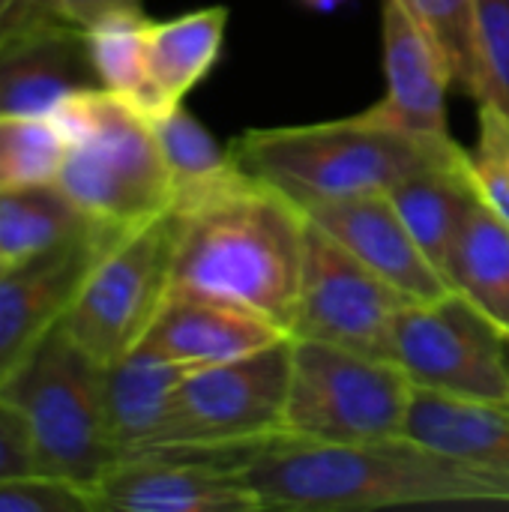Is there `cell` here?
I'll use <instances>...</instances> for the list:
<instances>
[{"mask_svg": "<svg viewBox=\"0 0 509 512\" xmlns=\"http://www.w3.org/2000/svg\"><path fill=\"white\" fill-rule=\"evenodd\" d=\"M261 510L509 507V474L411 435L375 444L270 441L237 459Z\"/></svg>", "mask_w": 509, "mask_h": 512, "instance_id": "obj_1", "label": "cell"}, {"mask_svg": "<svg viewBox=\"0 0 509 512\" xmlns=\"http://www.w3.org/2000/svg\"><path fill=\"white\" fill-rule=\"evenodd\" d=\"M180 213L171 297L237 306L291 333L309 228L303 207L246 177Z\"/></svg>", "mask_w": 509, "mask_h": 512, "instance_id": "obj_2", "label": "cell"}, {"mask_svg": "<svg viewBox=\"0 0 509 512\" xmlns=\"http://www.w3.org/2000/svg\"><path fill=\"white\" fill-rule=\"evenodd\" d=\"M228 147L249 177L273 186L303 210L321 201L387 192L420 168L462 165L471 156L465 147H429L366 111L306 126L246 129Z\"/></svg>", "mask_w": 509, "mask_h": 512, "instance_id": "obj_3", "label": "cell"}, {"mask_svg": "<svg viewBox=\"0 0 509 512\" xmlns=\"http://www.w3.org/2000/svg\"><path fill=\"white\" fill-rule=\"evenodd\" d=\"M66 138L57 186L96 222L135 228L174 204L153 120L129 99L87 87L51 114Z\"/></svg>", "mask_w": 509, "mask_h": 512, "instance_id": "obj_4", "label": "cell"}, {"mask_svg": "<svg viewBox=\"0 0 509 512\" xmlns=\"http://www.w3.org/2000/svg\"><path fill=\"white\" fill-rule=\"evenodd\" d=\"M0 396L24 417L36 474L90 495L123 459L105 417L102 363L69 336L63 321L0 384Z\"/></svg>", "mask_w": 509, "mask_h": 512, "instance_id": "obj_5", "label": "cell"}, {"mask_svg": "<svg viewBox=\"0 0 509 512\" xmlns=\"http://www.w3.org/2000/svg\"><path fill=\"white\" fill-rule=\"evenodd\" d=\"M417 387L396 360L291 339L282 441L375 444L405 438Z\"/></svg>", "mask_w": 509, "mask_h": 512, "instance_id": "obj_6", "label": "cell"}, {"mask_svg": "<svg viewBox=\"0 0 509 512\" xmlns=\"http://www.w3.org/2000/svg\"><path fill=\"white\" fill-rule=\"evenodd\" d=\"M183 213H165L123 231L84 279L63 327L96 360L111 363L144 342L171 300Z\"/></svg>", "mask_w": 509, "mask_h": 512, "instance_id": "obj_7", "label": "cell"}, {"mask_svg": "<svg viewBox=\"0 0 509 512\" xmlns=\"http://www.w3.org/2000/svg\"><path fill=\"white\" fill-rule=\"evenodd\" d=\"M291 339L183 375L156 450L243 456L282 438Z\"/></svg>", "mask_w": 509, "mask_h": 512, "instance_id": "obj_8", "label": "cell"}, {"mask_svg": "<svg viewBox=\"0 0 509 512\" xmlns=\"http://www.w3.org/2000/svg\"><path fill=\"white\" fill-rule=\"evenodd\" d=\"M393 360L423 393L509 402L507 336L456 291L402 309Z\"/></svg>", "mask_w": 509, "mask_h": 512, "instance_id": "obj_9", "label": "cell"}, {"mask_svg": "<svg viewBox=\"0 0 509 512\" xmlns=\"http://www.w3.org/2000/svg\"><path fill=\"white\" fill-rule=\"evenodd\" d=\"M411 300L309 222L291 339H312L393 360V336Z\"/></svg>", "mask_w": 509, "mask_h": 512, "instance_id": "obj_10", "label": "cell"}, {"mask_svg": "<svg viewBox=\"0 0 509 512\" xmlns=\"http://www.w3.org/2000/svg\"><path fill=\"white\" fill-rule=\"evenodd\" d=\"M129 228L90 219L72 237L0 267V384L66 318L84 279Z\"/></svg>", "mask_w": 509, "mask_h": 512, "instance_id": "obj_11", "label": "cell"}, {"mask_svg": "<svg viewBox=\"0 0 509 512\" xmlns=\"http://www.w3.org/2000/svg\"><path fill=\"white\" fill-rule=\"evenodd\" d=\"M237 459L177 450L120 459L90 492L93 512H264Z\"/></svg>", "mask_w": 509, "mask_h": 512, "instance_id": "obj_12", "label": "cell"}, {"mask_svg": "<svg viewBox=\"0 0 509 512\" xmlns=\"http://www.w3.org/2000/svg\"><path fill=\"white\" fill-rule=\"evenodd\" d=\"M381 54L387 93L366 114L429 147H462L447 120V93L456 87L453 69L438 42L399 0H381Z\"/></svg>", "mask_w": 509, "mask_h": 512, "instance_id": "obj_13", "label": "cell"}, {"mask_svg": "<svg viewBox=\"0 0 509 512\" xmlns=\"http://www.w3.org/2000/svg\"><path fill=\"white\" fill-rule=\"evenodd\" d=\"M303 213L312 225L342 243L360 264L387 279L411 303H429L453 294L450 279L423 252L387 192L321 201Z\"/></svg>", "mask_w": 509, "mask_h": 512, "instance_id": "obj_14", "label": "cell"}, {"mask_svg": "<svg viewBox=\"0 0 509 512\" xmlns=\"http://www.w3.org/2000/svg\"><path fill=\"white\" fill-rule=\"evenodd\" d=\"M99 87L84 30L42 12L18 15L0 30V117H48L66 96Z\"/></svg>", "mask_w": 509, "mask_h": 512, "instance_id": "obj_15", "label": "cell"}, {"mask_svg": "<svg viewBox=\"0 0 509 512\" xmlns=\"http://www.w3.org/2000/svg\"><path fill=\"white\" fill-rule=\"evenodd\" d=\"M285 339H291V333L246 309L171 297L141 345L192 372L258 354Z\"/></svg>", "mask_w": 509, "mask_h": 512, "instance_id": "obj_16", "label": "cell"}, {"mask_svg": "<svg viewBox=\"0 0 509 512\" xmlns=\"http://www.w3.org/2000/svg\"><path fill=\"white\" fill-rule=\"evenodd\" d=\"M183 375V366L144 345L102 366L105 417L123 459L159 447Z\"/></svg>", "mask_w": 509, "mask_h": 512, "instance_id": "obj_17", "label": "cell"}, {"mask_svg": "<svg viewBox=\"0 0 509 512\" xmlns=\"http://www.w3.org/2000/svg\"><path fill=\"white\" fill-rule=\"evenodd\" d=\"M228 30V6H204L168 21H150L147 33V105L144 114L162 117L216 66Z\"/></svg>", "mask_w": 509, "mask_h": 512, "instance_id": "obj_18", "label": "cell"}, {"mask_svg": "<svg viewBox=\"0 0 509 512\" xmlns=\"http://www.w3.org/2000/svg\"><path fill=\"white\" fill-rule=\"evenodd\" d=\"M393 207L399 210L408 231L417 237L423 252L444 270L450 249L480 198L471 156L462 165H432L402 177L396 186L387 189ZM447 276V273H444Z\"/></svg>", "mask_w": 509, "mask_h": 512, "instance_id": "obj_19", "label": "cell"}, {"mask_svg": "<svg viewBox=\"0 0 509 512\" xmlns=\"http://www.w3.org/2000/svg\"><path fill=\"white\" fill-rule=\"evenodd\" d=\"M444 273L453 291L509 339V225L483 198L474 201Z\"/></svg>", "mask_w": 509, "mask_h": 512, "instance_id": "obj_20", "label": "cell"}, {"mask_svg": "<svg viewBox=\"0 0 509 512\" xmlns=\"http://www.w3.org/2000/svg\"><path fill=\"white\" fill-rule=\"evenodd\" d=\"M408 435L509 474V402H468L417 390Z\"/></svg>", "mask_w": 509, "mask_h": 512, "instance_id": "obj_21", "label": "cell"}, {"mask_svg": "<svg viewBox=\"0 0 509 512\" xmlns=\"http://www.w3.org/2000/svg\"><path fill=\"white\" fill-rule=\"evenodd\" d=\"M153 132L174 186V207L180 210H189L249 177L237 165L231 147H222L183 105L153 117Z\"/></svg>", "mask_w": 509, "mask_h": 512, "instance_id": "obj_22", "label": "cell"}, {"mask_svg": "<svg viewBox=\"0 0 509 512\" xmlns=\"http://www.w3.org/2000/svg\"><path fill=\"white\" fill-rule=\"evenodd\" d=\"M90 222L57 183L0 192V267L18 264L72 237Z\"/></svg>", "mask_w": 509, "mask_h": 512, "instance_id": "obj_23", "label": "cell"}, {"mask_svg": "<svg viewBox=\"0 0 509 512\" xmlns=\"http://www.w3.org/2000/svg\"><path fill=\"white\" fill-rule=\"evenodd\" d=\"M147 33L150 18L141 9L102 15L84 30L99 87L129 99L138 111L147 105Z\"/></svg>", "mask_w": 509, "mask_h": 512, "instance_id": "obj_24", "label": "cell"}, {"mask_svg": "<svg viewBox=\"0 0 509 512\" xmlns=\"http://www.w3.org/2000/svg\"><path fill=\"white\" fill-rule=\"evenodd\" d=\"M420 27L438 42L444 51L453 84L468 93L474 102H486L492 96L489 69L480 42V6L477 0H399Z\"/></svg>", "mask_w": 509, "mask_h": 512, "instance_id": "obj_25", "label": "cell"}, {"mask_svg": "<svg viewBox=\"0 0 509 512\" xmlns=\"http://www.w3.org/2000/svg\"><path fill=\"white\" fill-rule=\"evenodd\" d=\"M66 156V138L51 117H0V192L57 183Z\"/></svg>", "mask_w": 509, "mask_h": 512, "instance_id": "obj_26", "label": "cell"}, {"mask_svg": "<svg viewBox=\"0 0 509 512\" xmlns=\"http://www.w3.org/2000/svg\"><path fill=\"white\" fill-rule=\"evenodd\" d=\"M471 174L480 198L509 225V111L495 99L477 102Z\"/></svg>", "mask_w": 509, "mask_h": 512, "instance_id": "obj_27", "label": "cell"}, {"mask_svg": "<svg viewBox=\"0 0 509 512\" xmlns=\"http://www.w3.org/2000/svg\"><path fill=\"white\" fill-rule=\"evenodd\" d=\"M0 512H93V501L66 480L30 471L0 480Z\"/></svg>", "mask_w": 509, "mask_h": 512, "instance_id": "obj_28", "label": "cell"}, {"mask_svg": "<svg viewBox=\"0 0 509 512\" xmlns=\"http://www.w3.org/2000/svg\"><path fill=\"white\" fill-rule=\"evenodd\" d=\"M480 6V42L489 69V87L495 102L509 111V0H477Z\"/></svg>", "mask_w": 509, "mask_h": 512, "instance_id": "obj_29", "label": "cell"}, {"mask_svg": "<svg viewBox=\"0 0 509 512\" xmlns=\"http://www.w3.org/2000/svg\"><path fill=\"white\" fill-rule=\"evenodd\" d=\"M30 471H33V456H30L24 417L0 396V480Z\"/></svg>", "mask_w": 509, "mask_h": 512, "instance_id": "obj_30", "label": "cell"}, {"mask_svg": "<svg viewBox=\"0 0 509 512\" xmlns=\"http://www.w3.org/2000/svg\"><path fill=\"white\" fill-rule=\"evenodd\" d=\"M33 3L45 15L66 21L78 30H87L102 15H111L120 9H141V0H33Z\"/></svg>", "mask_w": 509, "mask_h": 512, "instance_id": "obj_31", "label": "cell"}, {"mask_svg": "<svg viewBox=\"0 0 509 512\" xmlns=\"http://www.w3.org/2000/svg\"><path fill=\"white\" fill-rule=\"evenodd\" d=\"M24 9H36L33 0H0V30H6Z\"/></svg>", "mask_w": 509, "mask_h": 512, "instance_id": "obj_32", "label": "cell"}, {"mask_svg": "<svg viewBox=\"0 0 509 512\" xmlns=\"http://www.w3.org/2000/svg\"><path fill=\"white\" fill-rule=\"evenodd\" d=\"M306 9H315V12H333L339 3H345V0H300Z\"/></svg>", "mask_w": 509, "mask_h": 512, "instance_id": "obj_33", "label": "cell"}, {"mask_svg": "<svg viewBox=\"0 0 509 512\" xmlns=\"http://www.w3.org/2000/svg\"><path fill=\"white\" fill-rule=\"evenodd\" d=\"M507 357H509V339H507Z\"/></svg>", "mask_w": 509, "mask_h": 512, "instance_id": "obj_34", "label": "cell"}]
</instances>
